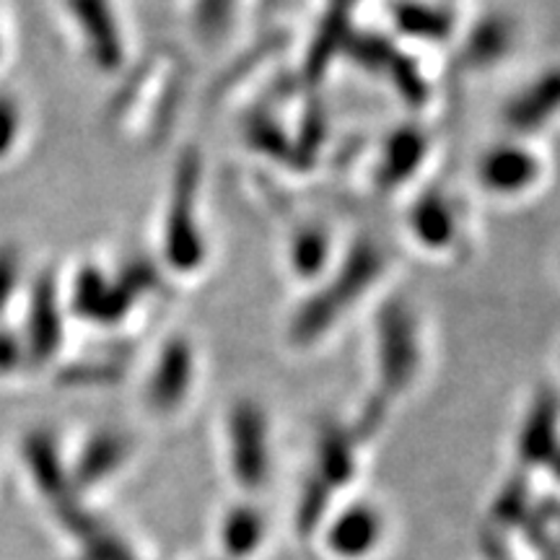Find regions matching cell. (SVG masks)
I'll return each mask as SVG.
<instances>
[{"instance_id": "obj_1", "label": "cell", "mask_w": 560, "mask_h": 560, "mask_svg": "<svg viewBox=\"0 0 560 560\" xmlns=\"http://www.w3.org/2000/svg\"><path fill=\"white\" fill-rule=\"evenodd\" d=\"M380 270V249L374 244H359L355 252H350L348 260L342 262L338 278L301 310L296 322H293V338L299 342H312L319 335H325L327 327L335 325L340 314H346L348 306L374 283Z\"/></svg>"}, {"instance_id": "obj_2", "label": "cell", "mask_w": 560, "mask_h": 560, "mask_svg": "<svg viewBox=\"0 0 560 560\" xmlns=\"http://www.w3.org/2000/svg\"><path fill=\"white\" fill-rule=\"evenodd\" d=\"M60 9L91 66L102 73L125 66L128 39L115 0H60Z\"/></svg>"}, {"instance_id": "obj_3", "label": "cell", "mask_w": 560, "mask_h": 560, "mask_svg": "<svg viewBox=\"0 0 560 560\" xmlns=\"http://www.w3.org/2000/svg\"><path fill=\"white\" fill-rule=\"evenodd\" d=\"M195 198H198V164L185 161L174 187L170 226H166V255L174 268L192 270L202 260L198 221H195Z\"/></svg>"}, {"instance_id": "obj_4", "label": "cell", "mask_w": 560, "mask_h": 560, "mask_svg": "<svg viewBox=\"0 0 560 560\" xmlns=\"http://www.w3.org/2000/svg\"><path fill=\"white\" fill-rule=\"evenodd\" d=\"M418 330L402 306H392L380 322V369L389 389L408 387L418 371Z\"/></svg>"}, {"instance_id": "obj_5", "label": "cell", "mask_w": 560, "mask_h": 560, "mask_svg": "<svg viewBox=\"0 0 560 560\" xmlns=\"http://www.w3.org/2000/svg\"><path fill=\"white\" fill-rule=\"evenodd\" d=\"M231 465L242 486L257 488L268 475V425L257 405L242 402L231 412Z\"/></svg>"}, {"instance_id": "obj_6", "label": "cell", "mask_w": 560, "mask_h": 560, "mask_svg": "<svg viewBox=\"0 0 560 560\" xmlns=\"http://www.w3.org/2000/svg\"><path fill=\"white\" fill-rule=\"evenodd\" d=\"M62 335V312L58 301V289L52 278H39L32 289L30 322H26L24 340L26 359L34 363L50 361L60 348Z\"/></svg>"}, {"instance_id": "obj_7", "label": "cell", "mask_w": 560, "mask_h": 560, "mask_svg": "<svg viewBox=\"0 0 560 560\" xmlns=\"http://www.w3.org/2000/svg\"><path fill=\"white\" fill-rule=\"evenodd\" d=\"M478 177L488 192L520 195L540 177V161L522 145H495L480 159Z\"/></svg>"}, {"instance_id": "obj_8", "label": "cell", "mask_w": 560, "mask_h": 560, "mask_svg": "<svg viewBox=\"0 0 560 560\" xmlns=\"http://www.w3.org/2000/svg\"><path fill=\"white\" fill-rule=\"evenodd\" d=\"M560 112V68H548L506 104L503 120L514 132H535Z\"/></svg>"}, {"instance_id": "obj_9", "label": "cell", "mask_w": 560, "mask_h": 560, "mask_svg": "<svg viewBox=\"0 0 560 560\" xmlns=\"http://www.w3.org/2000/svg\"><path fill=\"white\" fill-rule=\"evenodd\" d=\"M195 380V355L190 342L172 340L161 350L149 384V400L156 410H174L185 402Z\"/></svg>"}, {"instance_id": "obj_10", "label": "cell", "mask_w": 560, "mask_h": 560, "mask_svg": "<svg viewBox=\"0 0 560 560\" xmlns=\"http://www.w3.org/2000/svg\"><path fill=\"white\" fill-rule=\"evenodd\" d=\"M520 26L503 11H493L480 16L472 24L470 34L465 39V60L475 68L499 66L506 55L514 50Z\"/></svg>"}, {"instance_id": "obj_11", "label": "cell", "mask_w": 560, "mask_h": 560, "mask_svg": "<svg viewBox=\"0 0 560 560\" xmlns=\"http://www.w3.org/2000/svg\"><path fill=\"white\" fill-rule=\"evenodd\" d=\"M130 291L122 285L109 283L100 270L86 268L73 285V310L79 317L96 322H115L128 314Z\"/></svg>"}, {"instance_id": "obj_12", "label": "cell", "mask_w": 560, "mask_h": 560, "mask_svg": "<svg viewBox=\"0 0 560 560\" xmlns=\"http://www.w3.org/2000/svg\"><path fill=\"white\" fill-rule=\"evenodd\" d=\"M558 433V400L545 392L540 400L532 408L527 423L522 431V454L527 462H545L552 470L560 465V446L556 441Z\"/></svg>"}, {"instance_id": "obj_13", "label": "cell", "mask_w": 560, "mask_h": 560, "mask_svg": "<svg viewBox=\"0 0 560 560\" xmlns=\"http://www.w3.org/2000/svg\"><path fill=\"white\" fill-rule=\"evenodd\" d=\"M382 537V516L371 506H353L330 529V548L342 558H361L376 548Z\"/></svg>"}, {"instance_id": "obj_14", "label": "cell", "mask_w": 560, "mask_h": 560, "mask_svg": "<svg viewBox=\"0 0 560 560\" xmlns=\"http://www.w3.org/2000/svg\"><path fill=\"white\" fill-rule=\"evenodd\" d=\"M130 454V441L122 433L104 431L83 446L79 465H75V482L79 486H94L117 470Z\"/></svg>"}, {"instance_id": "obj_15", "label": "cell", "mask_w": 560, "mask_h": 560, "mask_svg": "<svg viewBox=\"0 0 560 560\" xmlns=\"http://www.w3.org/2000/svg\"><path fill=\"white\" fill-rule=\"evenodd\" d=\"M26 462H30V470L37 486L45 490L47 499L55 501V506L70 501L66 470L60 467L58 450H55L52 439L47 433H32L26 439Z\"/></svg>"}, {"instance_id": "obj_16", "label": "cell", "mask_w": 560, "mask_h": 560, "mask_svg": "<svg viewBox=\"0 0 560 560\" xmlns=\"http://www.w3.org/2000/svg\"><path fill=\"white\" fill-rule=\"evenodd\" d=\"M410 231L420 244H425V247H450L454 234H457V219H454L452 206L441 198V195H425V198L412 208Z\"/></svg>"}, {"instance_id": "obj_17", "label": "cell", "mask_w": 560, "mask_h": 560, "mask_svg": "<svg viewBox=\"0 0 560 560\" xmlns=\"http://www.w3.org/2000/svg\"><path fill=\"white\" fill-rule=\"evenodd\" d=\"M262 540V520L255 509H236L223 524V548L231 556H247Z\"/></svg>"}, {"instance_id": "obj_18", "label": "cell", "mask_w": 560, "mask_h": 560, "mask_svg": "<svg viewBox=\"0 0 560 560\" xmlns=\"http://www.w3.org/2000/svg\"><path fill=\"white\" fill-rule=\"evenodd\" d=\"M397 26H402L416 37H444L450 32V16L441 9L420 3V0H405L397 5Z\"/></svg>"}, {"instance_id": "obj_19", "label": "cell", "mask_w": 560, "mask_h": 560, "mask_svg": "<svg viewBox=\"0 0 560 560\" xmlns=\"http://www.w3.org/2000/svg\"><path fill=\"white\" fill-rule=\"evenodd\" d=\"M420 153H423V140H420L418 132H397L392 138L387 156H384V174L389 179L408 177L412 166L418 164Z\"/></svg>"}, {"instance_id": "obj_20", "label": "cell", "mask_w": 560, "mask_h": 560, "mask_svg": "<svg viewBox=\"0 0 560 560\" xmlns=\"http://www.w3.org/2000/svg\"><path fill=\"white\" fill-rule=\"evenodd\" d=\"M330 244H327L322 231H304L296 242H293V268L299 270V276L312 278L314 272L325 268L327 255H330Z\"/></svg>"}, {"instance_id": "obj_21", "label": "cell", "mask_w": 560, "mask_h": 560, "mask_svg": "<svg viewBox=\"0 0 560 560\" xmlns=\"http://www.w3.org/2000/svg\"><path fill=\"white\" fill-rule=\"evenodd\" d=\"M236 5H240V0H192L195 26L206 37L226 32L236 13Z\"/></svg>"}, {"instance_id": "obj_22", "label": "cell", "mask_w": 560, "mask_h": 560, "mask_svg": "<svg viewBox=\"0 0 560 560\" xmlns=\"http://www.w3.org/2000/svg\"><path fill=\"white\" fill-rule=\"evenodd\" d=\"M350 470H353V462L348 457L342 439H327L325 446H322V480H325V488L346 482L350 478Z\"/></svg>"}, {"instance_id": "obj_23", "label": "cell", "mask_w": 560, "mask_h": 560, "mask_svg": "<svg viewBox=\"0 0 560 560\" xmlns=\"http://www.w3.org/2000/svg\"><path fill=\"white\" fill-rule=\"evenodd\" d=\"M21 138V107L9 94H0V161L16 149Z\"/></svg>"}, {"instance_id": "obj_24", "label": "cell", "mask_w": 560, "mask_h": 560, "mask_svg": "<svg viewBox=\"0 0 560 560\" xmlns=\"http://www.w3.org/2000/svg\"><path fill=\"white\" fill-rule=\"evenodd\" d=\"M19 280H21L19 249L3 244V247H0V314L5 312V306L11 304V299L16 296Z\"/></svg>"}, {"instance_id": "obj_25", "label": "cell", "mask_w": 560, "mask_h": 560, "mask_svg": "<svg viewBox=\"0 0 560 560\" xmlns=\"http://www.w3.org/2000/svg\"><path fill=\"white\" fill-rule=\"evenodd\" d=\"M21 361H26V348L21 335L0 330V374H9V371L19 369Z\"/></svg>"}, {"instance_id": "obj_26", "label": "cell", "mask_w": 560, "mask_h": 560, "mask_svg": "<svg viewBox=\"0 0 560 560\" xmlns=\"http://www.w3.org/2000/svg\"><path fill=\"white\" fill-rule=\"evenodd\" d=\"M0 58H3V34H0Z\"/></svg>"}]
</instances>
